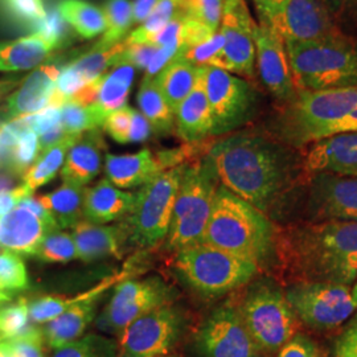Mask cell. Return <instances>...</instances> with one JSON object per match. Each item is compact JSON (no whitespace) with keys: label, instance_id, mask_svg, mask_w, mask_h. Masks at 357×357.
<instances>
[{"label":"cell","instance_id":"obj_1","mask_svg":"<svg viewBox=\"0 0 357 357\" xmlns=\"http://www.w3.org/2000/svg\"><path fill=\"white\" fill-rule=\"evenodd\" d=\"M294 150L266 134L240 131L213 142L204 159L220 185L266 215L299 175Z\"/></svg>","mask_w":357,"mask_h":357},{"label":"cell","instance_id":"obj_2","mask_svg":"<svg viewBox=\"0 0 357 357\" xmlns=\"http://www.w3.org/2000/svg\"><path fill=\"white\" fill-rule=\"evenodd\" d=\"M282 261L296 282L352 284L357 277V222L319 221L289 230Z\"/></svg>","mask_w":357,"mask_h":357},{"label":"cell","instance_id":"obj_3","mask_svg":"<svg viewBox=\"0 0 357 357\" xmlns=\"http://www.w3.org/2000/svg\"><path fill=\"white\" fill-rule=\"evenodd\" d=\"M203 243L253 261H268L275 248V231L265 213L218 185Z\"/></svg>","mask_w":357,"mask_h":357},{"label":"cell","instance_id":"obj_4","mask_svg":"<svg viewBox=\"0 0 357 357\" xmlns=\"http://www.w3.org/2000/svg\"><path fill=\"white\" fill-rule=\"evenodd\" d=\"M357 107V88L296 90L273 126L274 138L302 149L336 134L339 125Z\"/></svg>","mask_w":357,"mask_h":357},{"label":"cell","instance_id":"obj_5","mask_svg":"<svg viewBox=\"0 0 357 357\" xmlns=\"http://www.w3.org/2000/svg\"><path fill=\"white\" fill-rule=\"evenodd\" d=\"M284 45L296 89L357 88V40L339 33Z\"/></svg>","mask_w":357,"mask_h":357},{"label":"cell","instance_id":"obj_6","mask_svg":"<svg viewBox=\"0 0 357 357\" xmlns=\"http://www.w3.org/2000/svg\"><path fill=\"white\" fill-rule=\"evenodd\" d=\"M218 185L204 156L185 165L167 234L168 250L178 253L203 243Z\"/></svg>","mask_w":357,"mask_h":357},{"label":"cell","instance_id":"obj_7","mask_svg":"<svg viewBox=\"0 0 357 357\" xmlns=\"http://www.w3.org/2000/svg\"><path fill=\"white\" fill-rule=\"evenodd\" d=\"M175 268L192 290L205 296H220L252 281L258 265L206 243L193 245L176 253Z\"/></svg>","mask_w":357,"mask_h":357},{"label":"cell","instance_id":"obj_8","mask_svg":"<svg viewBox=\"0 0 357 357\" xmlns=\"http://www.w3.org/2000/svg\"><path fill=\"white\" fill-rule=\"evenodd\" d=\"M185 165L158 174L135 193L123 236L138 248H153L166 240Z\"/></svg>","mask_w":357,"mask_h":357},{"label":"cell","instance_id":"obj_9","mask_svg":"<svg viewBox=\"0 0 357 357\" xmlns=\"http://www.w3.org/2000/svg\"><path fill=\"white\" fill-rule=\"evenodd\" d=\"M238 310L264 354L278 352L295 336L296 317L281 289L271 282L253 283Z\"/></svg>","mask_w":357,"mask_h":357},{"label":"cell","instance_id":"obj_10","mask_svg":"<svg viewBox=\"0 0 357 357\" xmlns=\"http://www.w3.org/2000/svg\"><path fill=\"white\" fill-rule=\"evenodd\" d=\"M203 81L212 114V137L231 134L253 119L259 96L248 79L216 66H203Z\"/></svg>","mask_w":357,"mask_h":357},{"label":"cell","instance_id":"obj_11","mask_svg":"<svg viewBox=\"0 0 357 357\" xmlns=\"http://www.w3.org/2000/svg\"><path fill=\"white\" fill-rule=\"evenodd\" d=\"M176 290L155 275L144 280H123L115 284L110 302L97 320L103 332L121 336L128 326L158 307L174 303Z\"/></svg>","mask_w":357,"mask_h":357},{"label":"cell","instance_id":"obj_12","mask_svg":"<svg viewBox=\"0 0 357 357\" xmlns=\"http://www.w3.org/2000/svg\"><path fill=\"white\" fill-rule=\"evenodd\" d=\"M296 318L319 330L339 327L356 311L351 286L296 282L284 294Z\"/></svg>","mask_w":357,"mask_h":357},{"label":"cell","instance_id":"obj_13","mask_svg":"<svg viewBox=\"0 0 357 357\" xmlns=\"http://www.w3.org/2000/svg\"><path fill=\"white\" fill-rule=\"evenodd\" d=\"M200 357H264L248 330L238 307L227 302L215 308L195 336Z\"/></svg>","mask_w":357,"mask_h":357},{"label":"cell","instance_id":"obj_14","mask_svg":"<svg viewBox=\"0 0 357 357\" xmlns=\"http://www.w3.org/2000/svg\"><path fill=\"white\" fill-rule=\"evenodd\" d=\"M184 321L181 310L172 303L144 314L121 333L118 357L168 355L180 339Z\"/></svg>","mask_w":357,"mask_h":357},{"label":"cell","instance_id":"obj_15","mask_svg":"<svg viewBox=\"0 0 357 357\" xmlns=\"http://www.w3.org/2000/svg\"><path fill=\"white\" fill-rule=\"evenodd\" d=\"M255 24L245 0H225L218 28L224 35L225 45L216 68L246 78L255 77Z\"/></svg>","mask_w":357,"mask_h":357},{"label":"cell","instance_id":"obj_16","mask_svg":"<svg viewBox=\"0 0 357 357\" xmlns=\"http://www.w3.org/2000/svg\"><path fill=\"white\" fill-rule=\"evenodd\" d=\"M255 65L268 93L282 103L296 94V85L283 38L268 26H255Z\"/></svg>","mask_w":357,"mask_h":357},{"label":"cell","instance_id":"obj_17","mask_svg":"<svg viewBox=\"0 0 357 357\" xmlns=\"http://www.w3.org/2000/svg\"><path fill=\"white\" fill-rule=\"evenodd\" d=\"M308 212L317 222H357V176L315 174L310 187Z\"/></svg>","mask_w":357,"mask_h":357},{"label":"cell","instance_id":"obj_18","mask_svg":"<svg viewBox=\"0 0 357 357\" xmlns=\"http://www.w3.org/2000/svg\"><path fill=\"white\" fill-rule=\"evenodd\" d=\"M270 28L284 43H307L343 33L321 0H290Z\"/></svg>","mask_w":357,"mask_h":357},{"label":"cell","instance_id":"obj_19","mask_svg":"<svg viewBox=\"0 0 357 357\" xmlns=\"http://www.w3.org/2000/svg\"><path fill=\"white\" fill-rule=\"evenodd\" d=\"M303 169L312 175L357 176V131L336 134L310 144Z\"/></svg>","mask_w":357,"mask_h":357},{"label":"cell","instance_id":"obj_20","mask_svg":"<svg viewBox=\"0 0 357 357\" xmlns=\"http://www.w3.org/2000/svg\"><path fill=\"white\" fill-rule=\"evenodd\" d=\"M59 73L60 68L57 65L41 64L24 77L17 89L6 101V121L36 114L51 106Z\"/></svg>","mask_w":357,"mask_h":357},{"label":"cell","instance_id":"obj_21","mask_svg":"<svg viewBox=\"0 0 357 357\" xmlns=\"http://www.w3.org/2000/svg\"><path fill=\"white\" fill-rule=\"evenodd\" d=\"M107 149L98 128L84 132L66 153L61 178L65 184L85 187L98 176L103 151Z\"/></svg>","mask_w":357,"mask_h":357},{"label":"cell","instance_id":"obj_22","mask_svg":"<svg viewBox=\"0 0 357 357\" xmlns=\"http://www.w3.org/2000/svg\"><path fill=\"white\" fill-rule=\"evenodd\" d=\"M52 230L31 211L22 206L0 217V245L16 255H36L38 246Z\"/></svg>","mask_w":357,"mask_h":357},{"label":"cell","instance_id":"obj_23","mask_svg":"<svg viewBox=\"0 0 357 357\" xmlns=\"http://www.w3.org/2000/svg\"><path fill=\"white\" fill-rule=\"evenodd\" d=\"M105 172L106 178L116 188L128 190L144 185L163 172V168L151 150L143 149L135 153H106Z\"/></svg>","mask_w":357,"mask_h":357},{"label":"cell","instance_id":"obj_24","mask_svg":"<svg viewBox=\"0 0 357 357\" xmlns=\"http://www.w3.org/2000/svg\"><path fill=\"white\" fill-rule=\"evenodd\" d=\"M175 131L181 141L191 144L203 143L212 137V114L205 93L203 68L196 86L175 113Z\"/></svg>","mask_w":357,"mask_h":357},{"label":"cell","instance_id":"obj_25","mask_svg":"<svg viewBox=\"0 0 357 357\" xmlns=\"http://www.w3.org/2000/svg\"><path fill=\"white\" fill-rule=\"evenodd\" d=\"M61 40L43 32L10 43H0V72H22L35 69L57 50Z\"/></svg>","mask_w":357,"mask_h":357},{"label":"cell","instance_id":"obj_26","mask_svg":"<svg viewBox=\"0 0 357 357\" xmlns=\"http://www.w3.org/2000/svg\"><path fill=\"white\" fill-rule=\"evenodd\" d=\"M135 202V193L122 191L107 178L86 188L82 216L93 224H106L128 216Z\"/></svg>","mask_w":357,"mask_h":357},{"label":"cell","instance_id":"obj_27","mask_svg":"<svg viewBox=\"0 0 357 357\" xmlns=\"http://www.w3.org/2000/svg\"><path fill=\"white\" fill-rule=\"evenodd\" d=\"M101 296H91L68 308L56 319L45 323L44 340L53 349L78 340L96 318Z\"/></svg>","mask_w":357,"mask_h":357},{"label":"cell","instance_id":"obj_28","mask_svg":"<svg viewBox=\"0 0 357 357\" xmlns=\"http://www.w3.org/2000/svg\"><path fill=\"white\" fill-rule=\"evenodd\" d=\"M78 258L85 262L106 257H121L123 231L121 227H107L89 221H78L72 228Z\"/></svg>","mask_w":357,"mask_h":357},{"label":"cell","instance_id":"obj_29","mask_svg":"<svg viewBox=\"0 0 357 357\" xmlns=\"http://www.w3.org/2000/svg\"><path fill=\"white\" fill-rule=\"evenodd\" d=\"M137 69L128 63H118L97 81L94 109L106 119L115 110L128 105Z\"/></svg>","mask_w":357,"mask_h":357},{"label":"cell","instance_id":"obj_30","mask_svg":"<svg viewBox=\"0 0 357 357\" xmlns=\"http://www.w3.org/2000/svg\"><path fill=\"white\" fill-rule=\"evenodd\" d=\"M200 73L202 68L199 66L185 61H172L153 78L174 113L196 86Z\"/></svg>","mask_w":357,"mask_h":357},{"label":"cell","instance_id":"obj_31","mask_svg":"<svg viewBox=\"0 0 357 357\" xmlns=\"http://www.w3.org/2000/svg\"><path fill=\"white\" fill-rule=\"evenodd\" d=\"M81 135L66 134L61 141L57 142L45 151L40 153L35 163L24 172L22 184L26 185V188L33 193L40 187L48 184L51 180L56 178L59 171L64 166L66 153L79 139Z\"/></svg>","mask_w":357,"mask_h":357},{"label":"cell","instance_id":"obj_32","mask_svg":"<svg viewBox=\"0 0 357 357\" xmlns=\"http://www.w3.org/2000/svg\"><path fill=\"white\" fill-rule=\"evenodd\" d=\"M85 187L63 184L59 190L38 196V200L54 217L60 229L76 227L82 216Z\"/></svg>","mask_w":357,"mask_h":357},{"label":"cell","instance_id":"obj_33","mask_svg":"<svg viewBox=\"0 0 357 357\" xmlns=\"http://www.w3.org/2000/svg\"><path fill=\"white\" fill-rule=\"evenodd\" d=\"M128 275V271H123L118 275H113L107 280L101 282L96 287H93L89 291L76 295L73 298H64V296H43L29 303V318L36 321V323H48L51 320L56 319L60 317L63 312H65L68 308L76 305L78 302L88 299L91 296H102L112 286L125 280V277Z\"/></svg>","mask_w":357,"mask_h":357},{"label":"cell","instance_id":"obj_34","mask_svg":"<svg viewBox=\"0 0 357 357\" xmlns=\"http://www.w3.org/2000/svg\"><path fill=\"white\" fill-rule=\"evenodd\" d=\"M137 101L142 114L149 121L155 134L168 135L174 131L175 113L169 107L153 78H143Z\"/></svg>","mask_w":357,"mask_h":357},{"label":"cell","instance_id":"obj_35","mask_svg":"<svg viewBox=\"0 0 357 357\" xmlns=\"http://www.w3.org/2000/svg\"><path fill=\"white\" fill-rule=\"evenodd\" d=\"M59 13L84 38H96L105 32L102 10L85 0H63L59 4Z\"/></svg>","mask_w":357,"mask_h":357},{"label":"cell","instance_id":"obj_36","mask_svg":"<svg viewBox=\"0 0 357 357\" xmlns=\"http://www.w3.org/2000/svg\"><path fill=\"white\" fill-rule=\"evenodd\" d=\"M105 32L93 50L103 51L123 41L132 26V3L130 0H107L103 4Z\"/></svg>","mask_w":357,"mask_h":357},{"label":"cell","instance_id":"obj_37","mask_svg":"<svg viewBox=\"0 0 357 357\" xmlns=\"http://www.w3.org/2000/svg\"><path fill=\"white\" fill-rule=\"evenodd\" d=\"M181 13L183 0H160L147 20L134 31H130L123 43L126 47L135 44H150L155 35L159 33L172 19H175Z\"/></svg>","mask_w":357,"mask_h":357},{"label":"cell","instance_id":"obj_38","mask_svg":"<svg viewBox=\"0 0 357 357\" xmlns=\"http://www.w3.org/2000/svg\"><path fill=\"white\" fill-rule=\"evenodd\" d=\"M126 50V44L121 41L114 47L103 51L91 50L89 53L82 54L70 65L79 73V76L84 78L85 84H91L97 79H100L103 75H106L114 65L121 63L122 54Z\"/></svg>","mask_w":357,"mask_h":357},{"label":"cell","instance_id":"obj_39","mask_svg":"<svg viewBox=\"0 0 357 357\" xmlns=\"http://www.w3.org/2000/svg\"><path fill=\"white\" fill-rule=\"evenodd\" d=\"M52 357H118V343L102 335L89 333L57 348Z\"/></svg>","mask_w":357,"mask_h":357},{"label":"cell","instance_id":"obj_40","mask_svg":"<svg viewBox=\"0 0 357 357\" xmlns=\"http://www.w3.org/2000/svg\"><path fill=\"white\" fill-rule=\"evenodd\" d=\"M224 45L225 38L222 32L218 29L215 33H212L211 36L202 41L181 47L175 61H185L199 68L216 66L217 61L224 50Z\"/></svg>","mask_w":357,"mask_h":357},{"label":"cell","instance_id":"obj_41","mask_svg":"<svg viewBox=\"0 0 357 357\" xmlns=\"http://www.w3.org/2000/svg\"><path fill=\"white\" fill-rule=\"evenodd\" d=\"M105 119L94 109L76 101H68L61 106V126L65 134L81 135L86 131L102 126Z\"/></svg>","mask_w":357,"mask_h":357},{"label":"cell","instance_id":"obj_42","mask_svg":"<svg viewBox=\"0 0 357 357\" xmlns=\"http://www.w3.org/2000/svg\"><path fill=\"white\" fill-rule=\"evenodd\" d=\"M35 257L44 262H69L78 258V252L72 234L54 230L44 237Z\"/></svg>","mask_w":357,"mask_h":357},{"label":"cell","instance_id":"obj_43","mask_svg":"<svg viewBox=\"0 0 357 357\" xmlns=\"http://www.w3.org/2000/svg\"><path fill=\"white\" fill-rule=\"evenodd\" d=\"M33 326L29 324V303L19 299L16 303L0 308V340L26 335Z\"/></svg>","mask_w":357,"mask_h":357},{"label":"cell","instance_id":"obj_44","mask_svg":"<svg viewBox=\"0 0 357 357\" xmlns=\"http://www.w3.org/2000/svg\"><path fill=\"white\" fill-rule=\"evenodd\" d=\"M40 155V143H38V137L36 132L32 130L24 131L16 144L13 146L10 162H8V168L13 174L17 175H24L26 169L35 163Z\"/></svg>","mask_w":357,"mask_h":357},{"label":"cell","instance_id":"obj_45","mask_svg":"<svg viewBox=\"0 0 357 357\" xmlns=\"http://www.w3.org/2000/svg\"><path fill=\"white\" fill-rule=\"evenodd\" d=\"M28 287V273L23 258L11 250L0 253V289L24 290Z\"/></svg>","mask_w":357,"mask_h":357},{"label":"cell","instance_id":"obj_46","mask_svg":"<svg viewBox=\"0 0 357 357\" xmlns=\"http://www.w3.org/2000/svg\"><path fill=\"white\" fill-rule=\"evenodd\" d=\"M225 0H183V13L216 32L221 24Z\"/></svg>","mask_w":357,"mask_h":357},{"label":"cell","instance_id":"obj_47","mask_svg":"<svg viewBox=\"0 0 357 357\" xmlns=\"http://www.w3.org/2000/svg\"><path fill=\"white\" fill-rule=\"evenodd\" d=\"M26 130L29 128H26L24 118L0 122V169L8 167L13 146Z\"/></svg>","mask_w":357,"mask_h":357},{"label":"cell","instance_id":"obj_48","mask_svg":"<svg viewBox=\"0 0 357 357\" xmlns=\"http://www.w3.org/2000/svg\"><path fill=\"white\" fill-rule=\"evenodd\" d=\"M132 112H134V109H131L126 105V106L115 110L114 113H112L105 119L103 128L116 143L128 144Z\"/></svg>","mask_w":357,"mask_h":357},{"label":"cell","instance_id":"obj_49","mask_svg":"<svg viewBox=\"0 0 357 357\" xmlns=\"http://www.w3.org/2000/svg\"><path fill=\"white\" fill-rule=\"evenodd\" d=\"M4 3L17 20L41 23L47 17L44 0H4Z\"/></svg>","mask_w":357,"mask_h":357},{"label":"cell","instance_id":"obj_50","mask_svg":"<svg viewBox=\"0 0 357 357\" xmlns=\"http://www.w3.org/2000/svg\"><path fill=\"white\" fill-rule=\"evenodd\" d=\"M22 118L26 121V128L36 132L38 137H41L47 131L61 125V107L48 106L36 114L26 115Z\"/></svg>","mask_w":357,"mask_h":357},{"label":"cell","instance_id":"obj_51","mask_svg":"<svg viewBox=\"0 0 357 357\" xmlns=\"http://www.w3.org/2000/svg\"><path fill=\"white\" fill-rule=\"evenodd\" d=\"M337 26L357 24V0H321Z\"/></svg>","mask_w":357,"mask_h":357},{"label":"cell","instance_id":"obj_52","mask_svg":"<svg viewBox=\"0 0 357 357\" xmlns=\"http://www.w3.org/2000/svg\"><path fill=\"white\" fill-rule=\"evenodd\" d=\"M159 48L153 44L128 45L122 54L121 63L132 65L137 70H146Z\"/></svg>","mask_w":357,"mask_h":357},{"label":"cell","instance_id":"obj_53","mask_svg":"<svg viewBox=\"0 0 357 357\" xmlns=\"http://www.w3.org/2000/svg\"><path fill=\"white\" fill-rule=\"evenodd\" d=\"M278 357H320L318 347L303 335H295L278 351Z\"/></svg>","mask_w":357,"mask_h":357},{"label":"cell","instance_id":"obj_54","mask_svg":"<svg viewBox=\"0 0 357 357\" xmlns=\"http://www.w3.org/2000/svg\"><path fill=\"white\" fill-rule=\"evenodd\" d=\"M181 50V44L180 43H172L165 45L162 48H159L155 56L151 60V63L147 66V69L144 70V77L143 78H155L158 76L167 65L171 64L172 61H175L176 56H178V51Z\"/></svg>","mask_w":357,"mask_h":357},{"label":"cell","instance_id":"obj_55","mask_svg":"<svg viewBox=\"0 0 357 357\" xmlns=\"http://www.w3.org/2000/svg\"><path fill=\"white\" fill-rule=\"evenodd\" d=\"M255 13L259 19L258 24L270 26L287 7L290 0H252Z\"/></svg>","mask_w":357,"mask_h":357},{"label":"cell","instance_id":"obj_56","mask_svg":"<svg viewBox=\"0 0 357 357\" xmlns=\"http://www.w3.org/2000/svg\"><path fill=\"white\" fill-rule=\"evenodd\" d=\"M333 357H357V320L337 340Z\"/></svg>","mask_w":357,"mask_h":357},{"label":"cell","instance_id":"obj_57","mask_svg":"<svg viewBox=\"0 0 357 357\" xmlns=\"http://www.w3.org/2000/svg\"><path fill=\"white\" fill-rule=\"evenodd\" d=\"M153 132L151 125L144 118L141 112L135 110L132 112V119H131V128H130V135H128V143H139V142L147 141Z\"/></svg>","mask_w":357,"mask_h":357},{"label":"cell","instance_id":"obj_58","mask_svg":"<svg viewBox=\"0 0 357 357\" xmlns=\"http://www.w3.org/2000/svg\"><path fill=\"white\" fill-rule=\"evenodd\" d=\"M28 196H32V192L23 184L19 187H15L11 191L1 192L0 193V217L11 212L13 206H17V204Z\"/></svg>","mask_w":357,"mask_h":357},{"label":"cell","instance_id":"obj_59","mask_svg":"<svg viewBox=\"0 0 357 357\" xmlns=\"http://www.w3.org/2000/svg\"><path fill=\"white\" fill-rule=\"evenodd\" d=\"M159 1L160 0H135L132 3V26L144 23Z\"/></svg>","mask_w":357,"mask_h":357},{"label":"cell","instance_id":"obj_60","mask_svg":"<svg viewBox=\"0 0 357 357\" xmlns=\"http://www.w3.org/2000/svg\"><path fill=\"white\" fill-rule=\"evenodd\" d=\"M22 77L13 76L0 79V100H3L8 93H11L15 88L22 84Z\"/></svg>","mask_w":357,"mask_h":357},{"label":"cell","instance_id":"obj_61","mask_svg":"<svg viewBox=\"0 0 357 357\" xmlns=\"http://www.w3.org/2000/svg\"><path fill=\"white\" fill-rule=\"evenodd\" d=\"M351 293H352V299H354V303H355V306L357 308V277L355 282H354V286H352V289H351Z\"/></svg>","mask_w":357,"mask_h":357},{"label":"cell","instance_id":"obj_62","mask_svg":"<svg viewBox=\"0 0 357 357\" xmlns=\"http://www.w3.org/2000/svg\"><path fill=\"white\" fill-rule=\"evenodd\" d=\"M0 357H7V355H6V354H4L1 349H0Z\"/></svg>","mask_w":357,"mask_h":357},{"label":"cell","instance_id":"obj_63","mask_svg":"<svg viewBox=\"0 0 357 357\" xmlns=\"http://www.w3.org/2000/svg\"><path fill=\"white\" fill-rule=\"evenodd\" d=\"M158 357H178V356H171V355H163V356H158Z\"/></svg>","mask_w":357,"mask_h":357},{"label":"cell","instance_id":"obj_64","mask_svg":"<svg viewBox=\"0 0 357 357\" xmlns=\"http://www.w3.org/2000/svg\"><path fill=\"white\" fill-rule=\"evenodd\" d=\"M7 357H13V356H10V355H7Z\"/></svg>","mask_w":357,"mask_h":357}]
</instances>
